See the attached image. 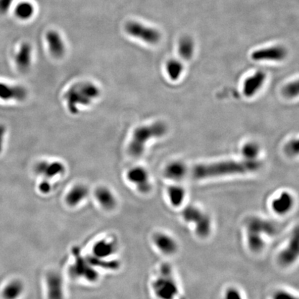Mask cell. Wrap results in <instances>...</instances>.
Masks as SVG:
<instances>
[{
    "label": "cell",
    "instance_id": "27",
    "mask_svg": "<svg viewBox=\"0 0 299 299\" xmlns=\"http://www.w3.org/2000/svg\"><path fill=\"white\" fill-rule=\"evenodd\" d=\"M179 53L181 58L185 60H189L192 58L194 53V43L191 38H182L179 43Z\"/></svg>",
    "mask_w": 299,
    "mask_h": 299
},
{
    "label": "cell",
    "instance_id": "3",
    "mask_svg": "<svg viewBox=\"0 0 299 299\" xmlns=\"http://www.w3.org/2000/svg\"><path fill=\"white\" fill-rule=\"evenodd\" d=\"M168 128L162 121L137 127L128 146V152L133 157H140L144 154L150 141L159 139L166 135Z\"/></svg>",
    "mask_w": 299,
    "mask_h": 299
},
{
    "label": "cell",
    "instance_id": "17",
    "mask_svg": "<svg viewBox=\"0 0 299 299\" xmlns=\"http://www.w3.org/2000/svg\"><path fill=\"white\" fill-rule=\"evenodd\" d=\"M96 200L102 208L105 211H112L117 206V198L115 194L107 187H99L95 192Z\"/></svg>",
    "mask_w": 299,
    "mask_h": 299
},
{
    "label": "cell",
    "instance_id": "29",
    "mask_svg": "<svg viewBox=\"0 0 299 299\" xmlns=\"http://www.w3.org/2000/svg\"><path fill=\"white\" fill-rule=\"evenodd\" d=\"M15 13L16 16L21 20H29L34 14V6L30 2L24 1L17 5Z\"/></svg>",
    "mask_w": 299,
    "mask_h": 299
},
{
    "label": "cell",
    "instance_id": "34",
    "mask_svg": "<svg viewBox=\"0 0 299 299\" xmlns=\"http://www.w3.org/2000/svg\"><path fill=\"white\" fill-rule=\"evenodd\" d=\"M272 299H299L294 294L284 290H279L273 294Z\"/></svg>",
    "mask_w": 299,
    "mask_h": 299
},
{
    "label": "cell",
    "instance_id": "23",
    "mask_svg": "<svg viewBox=\"0 0 299 299\" xmlns=\"http://www.w3.org/2000/svg\"><path fill=\"white\" fill-rule=\"evenodd\" d=\"M246 243L250 251L258 253L265 248V237L254 231L246 229Z\"/></svg>",
    "mask_w": 299,
    "mask_h": 299
},
{
    "label": "cell",
    "instance_id": "21",
    "mask_svg": "<svg viewBox=\"0 0 299 299\" xmlns=\"http://www.w3.org/2000/svg\"><path fill=\"white\" fill-rule=\"evenodd\" d=\"M17 68L21 73L29 70L32 62V48L29 43H23L15 56Z\"/></svg>",
    "mask_w": 299,
    "mask_h": 299
},
{
    "label": "cell",
    "instance_id": "18",
    "mask_svg": "<svg viewBox=\"0 0 299 299\" xmlns=\"http://www.w3.org/2000/svg\"><path fill=\"white\" fill-rule=\"evenodd\" d=\"M89 189L83 184H78L71 188L66 194L65 201L69 207L75 208L80 206L86 200L89 196Z\"/></svg>",
    "mask_w": 299,
    "mask_h": 299
},
{
    "label": "cell",
    "instance_id": "4",
    "mask_svg": "<svg viewBox=\"0 0 299 299\" xmlns=\"http://www.w3.org/2000/svg\"><path fill=\"white\" fill-rule=\"evenodd\" d=\"M152 290L157 299H176L180 294V288L173 267L163 263L159 267L158 275L152 281Z\"/></svg>",
    "mask_w": 299,
    "mask_h": 299
},
{
    "label": "cell",
    "instance_id": "12",
    "mask_svg": "<svg viewBox=\"0 0 299 299\" xmlns=\"http://www.w3.org/2000/svg\"><path fill=\"white\" fill-rule=\"evenodd\" d=\"M288 55L286 49L282 46H273L260 49L251 53V59L256 62H280Z\"/></svg>",
    "mask_w": 299,
    "mask_h": 299
},
{
    "label": "cell",
    "instance_id": "8",
    "mask_svg": "<svg viewBox=\"0 0 299 299\" xmlns=\"http://www.w3.org/2000/svg\"><path fill=\"white\" fill-rule=\"evenodd\" d=\"M299 254V238L298 228L290 236L288 244L279 252L277 262L281 267H288L297 261Z\"/></svg>",
    "mask_w": 299,
    "mask_h": 299
},
{
    "label": "cell",
    "instance_id": "20",
    "mask_svg": "<svg viewBox=\"0 0 299 299\" xmlns=\"http://www.w3.org/2000/svg\"><path fill=\"white\" fill-rule=\"evenodd\" d=\"M49 51L53 58H61L66 51L65 44L58 32L55 31H48L46 35Z\"/></svg>",
    "mask_w": 299,
    "mask_h": 299
},
{
    "label": "cell",
    "instance_id": "1",
    "mask_svg": "<svg viewBox=\"0 0 299 299\" xmlns=\"http://www.w3.org/2000/svg\"><path fill=\"white\" fill-rule=\"evenodd\" d=\"M261 163L255 161H228L200 163L192 169V176L198 180H207L215 177L246 175L258 171L261 168Z\"/></svg>",
    "mask_w": 299,
    "mask_h": 299
},
{
    "label": "cell",
    "instance_id": "30",
    "mask_svg": "<svg viewBox=\"0 0 299 299\" xmlns=\"http://www.w3.org/2000/svg\"><path fill=\"white\" fill-rule=\"evenodd\" d=\"M299 94V83L298 80L290 82L283 89V95L288 99H295Z\"/></svg>",
    "mask_w": 299,
    "mask_h": 299
},
{
    "label": "cell",
    "instance_id": "14",
    "mask_svg": "<svg viewBox=\"0 0 299 299\" xmlns=\"http://www.w3.org/2000/svg\"><path fill=\"white\" fill-rule=\"evenodd\" d=\"M267 78L266 73L262 70L257 71L254 74L249 76L243 83V95L248 98H251L262 88Z\"/></svg>",
    "mask_w": 299,
    "mask_h": 299
},
{
    "label": "cell",
    "instance_id": "33",
    "mask_svg": "<svg viewBox=\"0 0 299 299\" xmlns=\"http://www.w3.org/2000/svg\"><path fill=\"white\" fill-rule=\"evenodd\" d=\"M53 189V184L52 181L42 179L38 184V191L43 195L51 194Z\"/></svg>",
    "mask_w": 299,
    "mask_h": 299
},
{
    "label": "cell",
    "instance_id": "22",
    "mask_svg": "<svg viewBox=\"0 0 299 299\" xmlns=\"http://www.w3.org/2000/svg\"><path fill=\"white\" fill-rule=\"evenodd\" d=\"M188 173L187 166L180 161H172L165 167L163 174L168 180L180 181L183 180Z\"/></svg>",
    "mask_w": 299,
    "mask_h": 299
},
{
    "label": "cell",
    "instance_id": "32",
    "mask_svg": "<svg viewBox=\"0 0 299 299\" xmlns=\"http://www.w3.org/2000/svg\"><path fill=\"white\" fill-rule=\"evenodd\" d=\"M299 150V144L298 140H293L290 141L285 147V152L287 155L290 156H296L298 155Z\"/></svg>",
    "mask_w": 299,
    "mask_h": 299
},
{
    "label": "cell",
    "instance_id": "7",
    "mask_svg": "<svg viewBox=\"0 0 299 299\" xmlns=\"http://www.w3.org/2000/svg\"><path fill=\"white\" fill-rule=\"evenodd\" d=\"M126 179L142 194H148L152 189L149 171L142 166H135L128 170Z\"/></svg>",
    "mask_w": 299,
    "mask_h": 299
},
{
    "label": "cell",
    "instance_id": "25",
    "mask_svg": "<svg viewBox=\"0 0 299 299\" xmlns=\"http://www.w3.org/2000/svg\"><path fill=\"white\" fill-rule=\"evenodd\" d=\"M24 291V283L20 280H13L3 288L2 297L4 299H18Z\"/></svg>",
    "mask_w": 299,
    "mask_h": 299
},
{
    "label": "cell",
    "instance_id": "36",
    "mask_svg": "<svg viewBox=\"0 0 299 299\" xmlns=\"http://www.w3.org/2000/svg\"><path fill=\"white\" fill-rule=\"evenodd\" d=\"M13 2V0H1L0 1V8L3 11L9 8L10 4Z\"/></svg>",
    "mask_w": 299,
    "mask_h": 299
},
{
    "label": "cell",
    "instance_id": "28",
    "mask_svg": "<svg viewBox=\"0 0 299 299\" xmlns=\"http://www.w3.org/2000/svg\"><path fill=\"white\" fill-rule=\"evenodd\" d=\"M260 150L258 144L255 142H249L245 144L241 149V153L245 160L255 161L260 154Z\"/></svg>",
    "mask_w": 299,
    "mask_h": 299
},
{
    "label": "cell",
    "instance_id": "31",
    "mask_svg": "<svg viewBox=\"0 0 299 299\" xmlns=\"http://www.w3.org/2000/svg\"><path fill=\"white\" fill-rule=\"evenodd\" d=\"M222 299H244V296L238 288L229 287L224 292Z\"/></svg>",
    "mask_w": 299,
    "mask_h": 299
},
{
    "label": "cell",
    "instance_id": "19",
    "mask_svg": "<svg viewBox=\"0 0 299 299\" xmlns=\"http://www.w3.org/2000/svg\"><path fill=\"white\" fill-rule=\"evenodd\" d=\"M27 97V91L23 87L0 83V99L2 100L22 101Z\"/></svg>",
    "mask_w": 299,
    "mask_h": 299
},
{
    "label": "cell",
    "instance_id": "24",
    "mask_svg": "<svg viewBox=\"0 0 299 299\" xmlns=\"http://www.w3.org/2000/svg\"><path fill=\"white\" fill-rule=\"evenodd\" d=\"M167 197L170 205L174 208L182 206L187 197L185 189L180 185H170L167 189Z\"/></svg>",
    "mask_w": 299,
    "mask_h": 299
},
{
    "label": "cell",
    "instance_id": "2",
    "mask_svg": "<svg viewBox=\"0 0 299 299\" xmlns=\"http://www.w3.org/2000/svg\"><path fill=\"white\" fill-rule=\"evenodd\" d=\"M101 95L100 88L91 81L75 83L66 91L64 99L67 110L76 115L82 109L90 107Z\"/></svg>",
    "mask_w": 299,
    "mask_h": 299
},
{
    "label": "cell",
    "instance_id": "9",
    "mask_svg": "<svg viewBox=\"0 0 299 299\" xmlns=\"http://www.w3.org/2000/svg\"><path fill=\"white\" fill-rule=\"evenodd\" d=\"M35 173L42 179L53 181L65 173V164L59 161H41L36 165Z\"/></svg>",
    "mask_w": 299,
    "mask_h": 299
},
{
    "label": "cell",
    "instance_id": "26",
    "mask_svg": "<svg viewBox=\"0 0 299 299\" xmlns=\"http://www.w3.org/2000/svg\"><path fill=\"white\" fill-rule=\"evenodd\" d=\"M166 70L168 78L171 81H177L183 74L184 65L180 60L171 59L167 62Z\"/></svg>",
    "mask_w": 299,
    "mask_h": 299
},
{
    "label": "cell",
    "instance_id": "10",
    "mask_svg": "<svg viewBox=\"0 0 299 299\" xmlns=\"http://www.w3.org/2000/svg\"><path fill=\"white\" fill-rule=\"evenodd\" d=\"M245 229L254 231L265 237H273L279 232V228L274 222L259 216L250 217L247 220Z\"/></svg>",
    "mask_w": 299,
    "mask_h": 299
},
{
    "label": "cell",
    "instance_id": "16",
    "mask_svg": "<svg viewBox=\"0 0 299 299\" xmlns=\"http://www.w3.org/2000/svg\"><path fill=\"white\" fill-rule=\"evenodd\" d=\"M118 249V245L114 240H99L92 248V255L94 258L100 260H106L115 254Z\"/></svg>",
    "mask_w": 299,
    "mask_h": 299
},
{
    "label": "cell",
    "instance_id": "6",
    "mask_svg": "<svg viewBox=\"0 0 299 299\" xmlns=\"http://www.w3.org/2000/svg\"><path fill=\"white\" fill-rule=\"evenodd\" d=\"M125 31L127 34L132 37L145 42L148 44H156L161 40V35L156 29L147 27L135 21L126 23L125 25Z\"/></svg>",
    "mask_w": 299,
    "mask_h": 299
},
{
    "label": "cell",
    "instance_id": "15",
    "mask_svg": "<svg viewBox=\"0 0 299 299\" xmlns=\"http://www.w3.org/2000/svg\"><path fill=\"white\" fill-rule=\"evenodd\" d=\"M295 205V198L288 191H283L276 196L271 202V208L275 214L285 215L293 210Z\"/></svg>",
    "mask_w": 299,
    "mask_h": 299
},
{
    "label": "cell",
    "instance_id": "13",
    "mask_svg": "<svg viewBox=\"0 0 299 299\" xmlns=\"http://www.w3.org/2000/svg\"><path fill=\"white\" fill-rule=\"evenodd\" d=\"M48 299H65L63 278L56 271H51L46 276Z\"/></svg>",
    "mask_w": 299,
    "mask_h": 299
},
{
    "label": "cell",
    "instance_id": "35",
    "mask_svg": "<svg viewBox=\"0 0 299 299\" xmlns=\"http://www.w3.org/2000/svg\"><path fill=\"white\" fill-rule=\"evenodd\" d=\"M5 134H6V128L2 125L0 124V152L2 150Z\"/></svg>",
    "mask_w": 299,
    "mask_h": 299
},
{
    "label": "cell",
    "instance_id": "11",
    "mask_svg": "<svg viewBox=\"0 0 299 299\" xmlns=\"http://www.w3.org/2000/svg\"><path fill=\"white\" fill-rule=\"evenodd\" d=\"M153 245L163 255H173L178 251L179 243L171 235L159 231L153 235Z\"/></svg>",
    "mask_w": 299,
    "mask_h": 299
},
{
    "label": "cell",
    "instance_id": "5",
    "mask_svg": "<svg viewBox=\"0 0 299 299\" xmlns=\"http://www.w3.org/2000/svg\"><path fill=\"white\" fill-rule=\"evenodd\" d=\"M181 216L186 223L194 226L198 237L206 238L211 235L213 229L211 216L199 206L188 205L182 210Z\"/></svg>",
    "mask_w": 299,
    "mask_h": 299
}]
</instances>
